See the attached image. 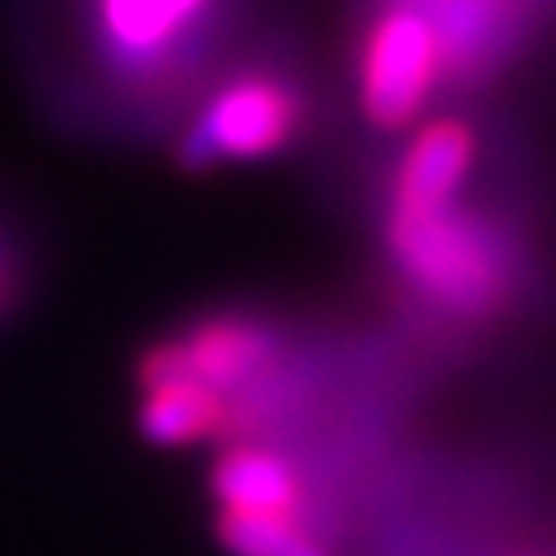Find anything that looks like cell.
<instances>
[{
  "label": "cell",
  "instance_id": "obj_1",
  "mask_svg": "<svg viewBox=\"0 0 556 556\" xmlns=\"http://www.w3.org/2000/svg\"><path fill=\"white\" fill-rule=\"evenodd\" d=\"M390 247L427 298L459 311V316H482L501 302L510 283V265L501 241L459 214L455 204L437 208H399L390 204Z\"/></svg>",
  "mask_w": 556,
  "mask_h": 556
},
{
  "label": "cell",
  "instance_id": "obj_2",
  "mask_svg": "<svg viewBox=\"0 0 556 556\" xmlns=\"http://www.w3.org/2000/svg\"><path fill=\"white\" fill-rule=\"evenodd\" d=\"M445 65L441 38L413 5L386 10L362 47V108L376 126H408L431 98Z\"/></svg>",
  "mask_w": 556,
  "mask_h": 556
},
{
  "label": "cell",
  "instance_id": "obj_3",
  "mask_svg": "<svg viewBox=\"0 0 556 556\" xmlns=\"http://www.w3.org/2000/svg\"><path fill=\"white\" fill-rule=\"evenodd\" d=\"M302 121L298 93L283 79L247 75L218 89L214 102L200 112L195 130L186 135V163H218V159H269L292 139Z\"/></svg>",
  "mask_w": 556,
  "mask_h": 556
},
{
  "label": "cell",
  "instance_id": "obj_4",
  "mask_svg": "<svg viewBox=\"0 0 556 556\" xmlns=\"http://www.w3.org/2000/svg\"><path fill=\"white\" fill-rule=\"evenodd\" d=\"M274 362V334L255 320L218 316L195 325L186 339L153 343L144 362H139V380L144 386H163V380H200L208 390H237L255 380Z\"/></svg>",
  "mask_w": 556,
  "mask_h": 556
},
{
  "label": "cell",
  "instance_id": "obj_5",
  "mask_svg": "<svg viewBox=\"0 0 556 556\" xmlns=\"http://www.w3.org/2000/svg\"><path fill=\"white\" fill-rule=\"evenodd\" d=\"M468 167H473V130L464 121H431L408 144L404 163H399L394 204L399 208L455 204Z\"/></svg>",
  "mask_w": 556,
  "mask_h": 556
},
{
  "label": "cell",
  "instance_id": "obj_6",
  "mask_svg": "<svg viewBox=\"0 0 556 556\" xmlns=\"http://www.w3.org/2000/svg\"><path fill=\"white\" fill-rule=\"evenodd\" d=\"M214 496L223 510L241 515H298L302 482L292 473V464L274 450L232 445L214 464Z\"/></svg>",
  "mask_w": 556,
  "mask_h": 556
},
{
  "label": "cell",
  "instance_id": "obj_7",
  "mask_svg": "<svg viewBox=\"0 0 556 556\" xmlns=\"http://www.w3.org/2000/svg\"><path fill=\"white\" fill-rule=\"evenodd\" d=\"M208 0H98L102 38L130 61H159L200 24Z\"/></svg>",
  "mask_w": 556,
  "mask_h": 556
},
{
  "label": "cell",
  "instance_id": "obj_8",
  "mask_svg": "<svg viewBox=\"0 0 556 556\" xmlns=\"http://www.w3.org/2000/svg\"><path fill=\"white\" fill-rule=\"evenodd\" d=\"M223 394L200 386V380H163V386H144V404H139V431L153 445H195L218 437L223 427Z\"/></svg>",
  "mask_w": 556,
  "mask_h": 556
},
{
  "label": "cell",
  "instance_id": "obj_9",
  "mask_svg": "<svg viewBox=\"0 0 556 556\" xmlns=\"http://www.w3.org/2000/svg\"><path fill=\"white\" fill-rule=\"evenodd\" d=\"M408 5V0H404ZM413 10L437 28L445 61L450 56H468L478 61L482 47L506 28L515 0H413Z\"/></svg>",
  "mask_w": 556,
  "mask_h": 556
},
{
  "label": "cell",
  "instance_id": "obj_10",
  "mask_svg": "<svg viewBox=\"0 0 556 556\" xmlns=\"http://www.w3.org/2000/svg\"><path fill=\"white\" fill-rule=\"evenodd\" d=\"M218 538L232 556H329L316 538H311L298 515H218Z\"/></svg>",
  "mask_w": 556,
  "mask_h": 556
},
{
  "label": "cell",
  "instance_id": "obj_11",
  "mask_svg": "<svg viewBox=\"0 0 556 556\" xmlns=\"http://www.w3.org/2000/svg\"><path fill=\"white\" fill-rule=\"evenodd\" d=\"M0 302H5V265H0Z\"/></svg>",
  "mask_w": 556,
  "mask_h": 556
}]
</instances>
